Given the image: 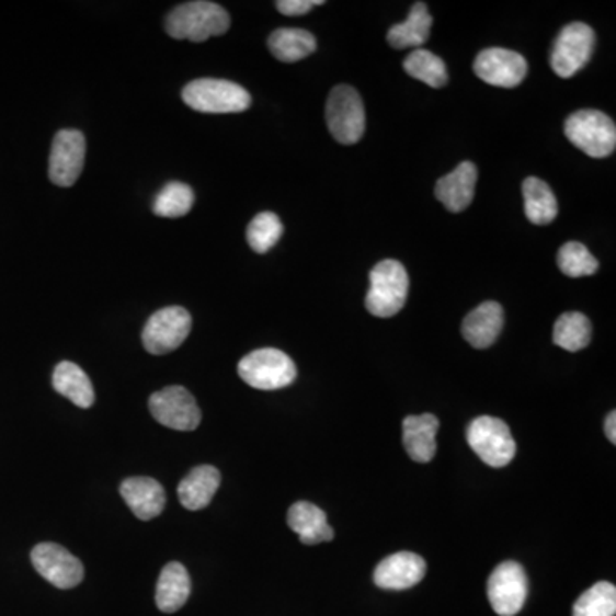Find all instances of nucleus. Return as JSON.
Returning a JSON list of instances; mask_svg holds the SVG:
<instances>
[{
	"label": "nucleus",
	"instance_id": "1",
	"mask_svg": "<svg viewBox=\"0 0 616 616\" xmlns=\"http://www.w3.org/2000/svg\"><path fill=\"white\" fill-rule=\"evenodd\" d=\"M168 35L175 39L204 42L212 36L225 35L230 27V14L227 9L207 0H195L179 5L168 14Z\"/></svg>",
	"mask_w": 616,
	"mask_h": 616
},
{
	"label": "nucleus",
	"instance_id": "2",
	"mask_svg": "<svg viewBox=\"0 0 616 616\" xmlns=\"http://www.w3.org/2000/svg\"><path fill=\"white\" fill-rule=\"evenodd\" d=\"M182 98L203 114H240L252 105L246 88L225 79H195L182 90Z\"/></svg>",
	"mask_w": 616,
	"mask_h": 616
},
{
	"label": "nucleus",
	"instance_id": "3",
	"mask_svg": "<svg viewBox=\"0 0 616 616\" xmlns=\"http://www.w3.org/2000/svg\"><path fill=\"white\" fill-rule=\"evenodd\" d=\"M408 289L410 277L401 262L395 259L379 262L370 271V289L365 298L368 312L383 319L396 316L404 307Z\"/></svg>",
	"mask_w": 616,
	"mask_h": 616
},
{
	"label": "nucleus",
	"instance_id": "4",
	"mask_svg": "<svg viewBox=\"0 0 616 616\" xmlns=\"http://www.w3.org/2000/svg\"><path fill=\"white\" fill-rule=\"evenodd\" d=\"M238 375L254 389L277 390L295 383L297 367L286 353L276 347H262L240 360Z\"/></svg>",
	"mask_w": 616,
	"mask_h": 616
},
{
	"label": "nucleus",
	"instance_id": "5",
	"mask_svg": "<svg viewBox=\"0 0 616 616\" xmlns=\"http://www.w3.org/2000/svg\"><path fill=\"white\" fill-rule=\"evenodd\" d=\"M566 136L588 157L606 158L616 148L615 122L597 110H581L566 121Z\"/></svg>",
	"mask_w": 616,
	"mask_h": 616
},
{
	"label": "nucleus",
	"instance_id": "6",
	"mask_svg": "<svg viewBox=\"0 0 616 616\" xmlns=\"http://www.w3.org/2000/svg\"><path fill=\"white\" fill-rule=\"evenodd\" d=\"M326 121L335 141L356 145L365 134V106L358 91L346 84L335 87L328 98Z\"/></svg>",
	"mask_w": 616,
	"mask_h": 616
},
{
	"label": "nucleus",
	"instance_id": "7",
	"mask_svg": "<svg viewBox=\"0 0 616 616\" xmlns=\"http://www.w3.org/2000/svg\"><path fill=\"white\" fill-rule=\"evenodd\" d=\"M469 447L478 454L484 465L503 468L511 465L517 447L507 423L499 418L480 417L469 423L466 432Z\"/></svg>",
	"mask_w": 616,
	"mask_h": 616
},
{
	"label": "nucleus",
	"instance_id": "8",
	"mask_svg": "<svg viewBox=\"0 0 616 616\" xmlns=\"http://www.w3.org/2000/svg\"><path fill=\"white\" fill-rule=\"evenodd\" d=\"M596 35L584 23H570L555 39L550 64L558 78L569 79L584 69L593 57Z\"/></svg>",
	"mask_w": 616,
	"mask_h": 616
},
{
	"label": "nucleus",
	"instance_id": "9",
	"mask_svg": "<svg viewBox=\"0 0 616 616\" xmlns=\"http://www.w3.org/2000/svg\"><path fill=\"white\" fill-rule=\"evenodd\" d=\"M192 317L182 307H167L152 313L142 331V344L151 355H167L182 346L191 334Z\"/></svg>",
	"mask_w": 616,
	"mask_h": 616
},
{
	"label": "nucleus",
	"instance_id": "10",
	"mask_svg": "<svg viewBox=\"0 0 616 616\" xmlns=\"http://www.w3.org/2000/svg\"><path fill=\"white\" fill-rule=\"evenodd\" d=\"M149 411L161 425L179 432H192L201 423V410L185 387L170 386L149 398Z\"/></svg>",
	"mask_w": 616,
	"mask_h": 616
},
{
	"label": "nucleus",
	"instance_id": "11",
	"mask_svg": "<svg viewBox=\"0 0 616 616\" xmlns=\"http://www.w3.org/2000/svg\"><path fill=\"white\" fill-rule=\"evenodd\" d=\"M87 160V139L75 129L55 134L52 142L48 176L59 187H72L78 182Z\"/></svg>",
	"mask_w": 616,
	"mask_h": 616
},
{
	"label": "nucleus",
	"instance_id": "12",
	"mask_svg": "<svg viewBox=\"0 0 616 616\" xmlns=\"http://www.w3.org/2000/svg\"><path fill=\"white\" fill-rule=\"evenodd\" d=\"M488 600L500 616H514L523 609L527 597L526 570L517 562H503L488 579Z\"/></svg>",
	"mask_w": 616,
	"mask_h": 616
},
{
	"label": "nucleus",
	"instance_id": "13",
	"mask_svg": "<svg viewBox=\"0 0 616 616\" xmlns=\"http://www.w3.org/2000/svg\"><path fill=\"white\" fill-rule=\"evenodd\" d=\"M32 562L36 572L59 590H72L84 578V567L78 558L55 543L36 545L32 551Z\"/></svg>",
	"mask_w": 616,
	"mask_h": 616
},
{
	"label": "nucleus",
	"instance_id": "14",
	"mask_svg": "<svg viewBox=\"0 0 616 616\" xmlns=\"http://www.w3.org/2000/svg\"><path fill=\"white\" fill-rule=\"evenodd\" d=\"M476 76L497 88L520 87L527 76V62L523 55L507 48H487L472 64Z\"/></svg>",
	"mask_w": 616,
	"mask_h": 616
},
{
	"label": "nucleus",
	"instance_id": "15",
	"mask_svg": "<svg viewBox=\"0 0 616 616\" xmlns=\"http://www.w3.org/2000/svg\"><path fill=\"white\" fill-rule=\"evenodd\" d=\"M426 573V563L420 555L399 551L384 558L374 572L375 584L383 590H410L422 582Z\"/></svg>",
	"mask_w": 616,
	"mask_h": 616
},
{
	"label": "nucleus",
	"instance_id": "16",
	"mask_svg": "<svg viewBox=\"0 0 616 616\" xmlns=\"http://www.w3.org/2000/svg\"><path fill=\"white\" fill-rule=\"evenodd\" d=\"M121 495L137 520L151 521L163 512L167 495L163 487L152 478L139 476L121 484Z\"/></svg>",
	"mask_w": 616,
	"mask_h": 616
},
{
	"label": "nucleus",
	"instance_id": "17",
	"mask_svg": "<svg viewBox=\"0 0 616 616\" xmlns=\"http://www.w3.org/2000/svg\"><path fill=\"white\" fill-rule=\"evenodd\" d=\"M478 170L471 161H465L450 172L442 176L435 185V195L450 213H463L475 197Z\"/></svg>",
	"mask_w": 616,
	"mask_h": 616
},
{
	"label": "nucleus",
	"instance_id": "18",
	"mask_svg": "<svg viewBox=\"0 0 616 616\" xmlns=\"http://www.w3.org/2000/svg\"><path fill=\"white\" fill-rule=\"evenodd\" d=\"M438 420L433 414L404 418L402 444L406 453L417 463H430L437 453Z\"/></svg>",
	"mask_w": 616,
	"mask_h": 616
},
{
	"label": "nucleus",
	"instance_id": "19",
	"mask_svg": "<svg viewBox=\"0 0 616 616\" xmlns=\"http://www.w3.org/2000/svg\"><path fill=\"white\" fill-rule=\"evenodd\" d=\"M503 328V308L497 301H484L466 316L463 335L476 350H487L495 343Z\"/></svg>",
	"mask_w": 616,
	"mask_h": 616
},
{
	"label": "nucleus",
	"instance_id": "20",
	"mask_svg": "<svg viewBox=\"0 0 616 616\" xmlns=\"http://www.w3.org/2000/svg\"><path fill=\"white\" fill-rule=\"evenodd\" d=\"M288 526L297 533L304 545H319L334 538L328 515L310 502H297L288 511Z\"/></svg>",
	"mask_w": 616,
	"mask_h": 616
},
{
	"label": "nucleus",
	"instance_id": "21",
	"mask_svg": "<svg viewBox=\"0 0 616 616\" xmlns=\"http://www.w3.org/2000/svg\"><path fill=\"white\" fill-rule=\"evenodd\" d=\"M221 475L215 466L192 469L179 484V499L189 511H201L212 503L218 492Z\"/></svg>",
	"mask_w": 616,
	"mask_h": 616
},
{
	"label": "nucleus",
	"instance_id": "22",
	"mask_svg": "<svg viewBox=\"0 0 616 616\" xmlns=\"http://www.w3.org/2000/svg\"><path fill=\"white\" fill-rule=\"evenodd\" d=\"M191 596V578L182 563L164 566L158 579L157 605L160 612L175 613L187 603Z\"/></svg>",
	"mask_w": 616,
	"mask_h": 616
},
{
	"label": "nucleus",
	"instance_id": "23",
	"mask_svg": "<svg viewBox=\"0 0 616 616\" xmlns=\"http://www.w3.org/2000/svg\"><path fill=\"white\" fill-rule=\"evenodd\" d=\"M432 24L433 20L426 4L417 2L411 8L404 23L395 24L390 27L389 33H387V42H389L390 47L398 48V50L422 47L429 42Z\"/></svg>",
	"mask_w": 616,
	"mask_h": 616
},
{
	"label": "nucleus",
	"instance_id": "24",
	"mask_svg": "<svg viewBox=\"0 0 616 616\" xmlns=\"http://www.w3.org/2000/svg\"><path fill=\"white\" fill-rule=\"evenodd\" d=\"M54 389L64 398L75 402L78 408H91L94 402V389L87 372L72 362H60L52 377Z\"/></svg>",
	"mask_w": 616,
	"mask_h": 616
},
{
	"label": "nucleus",
	"instance_id": "25",
	"mask_svg": "<svg viewBox=\"0 0 616 616\" xmlns=\"http://www.w3.org/2000/svg\"><path fill=\"white\" fill-rule=\"evenodd\" d=\"M267 47L277 60L293 64L312 55L317 50V39L312 33L298 27H280L271 33Z\"/></svg>",
	"mask_w": 616,
	"mask_h": 616
},
{
	"label": "nucleus",
	"instance_id": "26",
	"mask_svg": "<svg viewBox=\"0 0 616 616\" xmlns=\"http://www.w3.org/2000/svg\"><path fill=\"white\" fill-rule=\"evenodd\" d=\"M523 195L524 213L533 225L545 227L555 221L558 216V203L550 185L543 182L541 179L529 176L524 180Z\"/></svg>",
	"mask_w": 616,
	"mask_h": 616
},
{
	"label": "nucleus",
	"instance_id": "27",
	"mask_svg": "<svg viewBox=\"0 0 616 616\" xmlns=\"http://www.w3.org/2000/svg\"><path fill=\"white\" fill-rule=\"evenodd\" d=\"M591 320L584 313L567 312L555 322L554 343L566 352H581L591 343Z\"/></svg>",
	"mask_w": 616,
	"mask_h": 616
},
{
	"label": "nucleus",
	"instance_id": "28",
	"mask_svg": "<svg viewBox=\"0 0 616 616\" xmlns=\"http://www.w3.org/2000/svg\"><path fill=\"white\" fill-rule=\"evenodd\" d=\"M404 71L418 81L425 82L430 88H444L447 84V67H445L444 60L438 57V55L432 54V52L423 50V48H417V50L411 52L408 57H406Z\"/></svg>",
	"mask_w": 616,
	"mask_h": 616
},
{
	"label": "nucleus",
	"instance_id": "29",
	"mask_svg": "<svg viewBox=\"0 0 616 616\" xmlns=\"http://www.w3.org/2000/svg\"><path fill=\"white\" fill-rule=\"evenodd\" d=\"M194 191L182 182H170L161 189L152 203V212L161 218H180L194 206Z\"/></svg>",
	"mask_w": 616,
	"mask_h": 616
},
{
	"label": "nucleus",
	"instance_id": "30",
	"mask_svg": "<svg viewBox=\"0 0 616 616\" xmlns=\"http://www.w3.org/2000/svg\"><path fill=\"white\" fill-rule=\"evenodd\" d=\"M616 588L609 582H597L585 591L573 605V616H615Z\"/></svg>",
	"mask_w": 616,
	"mask_h": 616
},
{
	"label": "nucleus",
	"instance_id": "31",
	"mask_svg": "<svg viewBox=\"0 0 616 616\" xmlns=\"http://www.w3.org/2000/svg\"><path fill=\"white\" fill-rule=\"evenodd\" d=\"M282 235V219L277 218L274 213H259L247 228V242H249L250 249L258 254H265L280 242Z\"/></svg>",
	"mask_w": 616,
	"mask_h": 616
},
{
	"label": "nucleus",
	"instance_id": "32",
	"mask_svg": "<svg viewBox=\"0 0 616 616\" xmlns=\"http://www.w3.org/2000/svg\"><path fill=\"white\" fill-rule=\"evenodd\" d=\"M558 267L566 276H591L600 270V262L591 254L588 247L579 242H569L558 250Z\"/></svg>",
	"mask_w": 616,
	"mask_h": 616
},
{
	"label": "nucleus",
	"instance_id": "33",
	"mask_svg": "<svg viewBox=\"0 0 616 616\" xmlns=\"http://www.w3.org/2000/svg\"><path fill=\"white\" fill-rule=\"evenodd\" d=\"M322 4H324V0H280L276 2V8L285 16H304L317 5Z\"/></svg>",
	"mask_w": 616,
	"mask_h": 616
},
{
	"label": "nucleus",
	"instance_id": "34",
	"mask_svg": "<svg viewBox=\"0 0 616 616\" xmlns=\"http://www.w3.org/2000/svg\"><path fill=\"white\" fill-rule=\"evenodd\" d=\"M605 432H606V437H608V441L612 442V444H616V413H615V411H612V413L608 414V418H606Z\"/></svg>",
	"mask_w": 616,
	"mask_h": 616
}]
</instances>
